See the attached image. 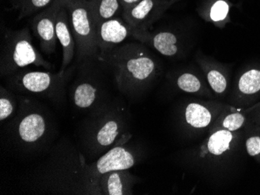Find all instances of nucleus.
<instances>
[{
    "mask_svg": "<svg viewBox=\"0 0 260 195\" xmlns=\"http://www.w3.org/2000/svg\"><path fill=\"white\" fill-rule=\"evenodd\" d=\"M24 186L39 194L102 195L99 180L79 147L62 138L27 175Z\"/></svg>",
    "mask_w": 260,
    "mask_h": 195,
    "instance_id": "nucleus-1",
    "label": "nucleus"
},
{
    "mask_svg": "<svg viewBox=\"0 0 260 195\" xmlns=\"http://www.w3.org/2000/svg\"><path fill=\"white\" fill-rule=\"evenodd\" d=\"M18 110L6 126L7 146L21 155L49 150L56 136V123L49 109L33 98L19 95Z\"/></svg>",
    "mask_w": 260,
    "mask_h": 195,
    "instance_id": "nucleus-2",
    "label": "nucleus"
},
{
    "mask_svg": "<svg viewBox=\"0 0 260 195\" xmlns=\"http://www.w3.org/2000/svg\"><path fill=\"white\" fill-rule=\"evenodd\" d=\"M97 59L112 69L118 88L128 95L147 88L159 72L158 64L140 44H125L99 52Z\"/></svg>",
    "mask_w": 260,
    "mask_h": 195,
    "instance_id": "nucleus-3",
    "label": "nucleus"
},
{
    "mask_svg": "<svg viewBox=\"0 0 260 195\" xmlns=\"http://www.w3.org/2000/svg\"><path fill=\"white\" fill-rule=\"evenodd\" d=\"M123 111L110 102L90 112L79 132L82 153L87 161L96 160L119 143L129 133L125 132Z\"/></svg>",
    "mask_w": 260,
    "mask_h": 195,
    "instance_id": "nucleus-4",
    "label": "nucleus"
},
{
    "mask_svg": "<svg viewBox=\"0 0 260 195\" xmlns=\"http://www.w3.org/2000/svg\"><path fill=\"white\" fill-rule=\"evenodd\" d=\"M75 66H70L64 72L56 73L23 68L7 77V87L18 94L37 96L56 104H63L66 88L72 77Z\"/></svg>",
    "mask_w": 260,
    "mask_h": 195,
    "instance_id": "nucleus-5",
    "label": "nucleus"
},
{
    "mask_svg": "<svg viewBox=\"0 0 260 195\" xmlns=\"http://www.w3.org/2000/svg\"><path fill=\"white\" fill-rule=\"evenodd\" d=\"M29 65L42 67L48 70L52 67L35 49L28 27L20 30L7 29L1 45V76L7 78Z\"/></svg>",
    "mask_w": 260,
    "mask_h": 195,
    "instance_id": "nucleus-6",
    "label": "nucleus"
},
{
    "mask_svg": "<svg viewBox=\"0 0 260 195\" xmlns=\"http://www.w3.org/2000/svg\"><path fill=\"white\" fill-rule=\"evenodd\" d=\"M68 11L76 42L77 62L97 58V27L89 0H61Z\"/></svg>",
    "mask_w": 260,
    "mask_h": 195,
    "instance_id": "nucleus-7",
    "label": "nucleus"
},
{
    "mask_svg": "<svg viewBox=\"0 0 260 195\" xmlns=\"http://www.w3.org/2000/svg\"><path fill=\"white\" fill-rule=\"evenodd\" d=\"M80 63V72L70 88V99L77 110L92 112L109 101L104 83L92 72V68L88 66V59Z\"/></svg>",
    "mask_w": 260,
    "mask_h": 195,
    "instance_id": "nucleus-8",
    "label": "nucleus"
},
{
    "mask_svg": "<svg viewBox=\"0 0 260 195\" xmlns=\"http://www.w3.org/2000/svg\"><path fill=\"white\" fill-rule=\"evenodd\" d=\"M130 137L128 134L125 139L89 164V168L97 180H100L101 176L108 172L129 170L136 165L137 153L126 145Z\"/></svg>",
    "mask_w": 260,
    "mask_h": 195,
    "instance_id": "nucleus-9",
    "label": "nucleus"
},
{
    "mask_svg": "<svg viewBox=\"0 0 260 195\" xmlns=\"http://www.w3.org/2000/svg\"><path fill=\"white\" fill-rule=\"evenodd\" d=\"M60 0H55L52 5L35 16L31 26L35 35L40 43L41 49L45 54L54 53L56 49L55 17Z\"/></svg>",
    "mask_w": 260,
    "mask_h": 195,
    "instance_id": "nucleus-10",
    "label": "nucleus"
},
{
    "mask_svg": "<svg viewBox=\"0 0 260 195\" xmlns=\"http://www.w3.org/2000/svg\"><path fill=\"white\" fill-rule=\"evenodd\" d=\"M167 7V3L162 0H140L123 10L124 21L134 30H147Z\"/></svg>",
    "mask_w": 260,
    "mask_h": 195,
    "instance_id": "nucleus-11",
    "label": "nucleus"
},
{
    "mask_svg": "<svg viewBox=\"0 0 260 195\" xmlns=\"http://www.w3.org/2000/svg\"><path fill=\"white\" fill-rule=\"evenodd\" d=\"M134 29L120 19L112 18L97 25V43L99 52H106L132 35Z\"/></svg>",
    "mask_w": 260,
    "mask_h": 195,
    "instance_id": "nucleus-12",
    "label": "nucleus"
},
{
    "mask_svg": "<svg viewBox=\"0 0 260 195\" xmlns=\"http://www.w3.org/2000/svg\"><path fill=\"white\" fill-rule=\"evenodd\" d=\"M55 31L57 39L62 46V59L60 72H64L70 67L76 52V42L70 26V17L63 4H60L55 17Z\"/></svg>",
    "mask_w": 260,
    "mask_h": 195,
    "instance_id": "nucleus-13",
    "label": "nucleus"
},
{
    "mask_svg": "<svg viewBox=\"0 0 260 195\" xmlns=\"http://www.w3.org/2000/svg\"><path fill=\"white\" fill-rule=\"evenodd\" d=\"M132 35L143 43L150 45L164 56L175 57L180 52V39L172 30L149 33L147 30H134Z\"/></svg>",
    "mask_w": 260,
    "mask_h": 195,
    "instance_id": "nucleus-14",
    "label": "nucleus"
},
{
    "mask_svg": "<svg viewBox=\"0 0 260 195\" xmlns=\"http://www.w3.org/2000/svg\"><path fill=\"white\" fill-rule=\"evenodd\" d=\"M260 95V68H252L242 72L235 87L236 104L248 107Z\"/></svg>",
    "mask_w": 260,
    "mask_h": 195,
    "instance_id": "nucleus-15",
    "label": "nucleus"
},
{
    "mask_svg": "<svg viewBox=\"0 0 260 195\" xmlns=\"http://www.w3.org/2000/svg\"><path fill=\"white\" fill-rule=\"evenodd\" d=\"M136 180L137 178L130 174L128 170L105 173L99 180L102 195L133 194Z\"/></svg>",
    "mask_w": 260,
    "mask_h": 195,
    "instance_id": "nucleus-16",
    "label": "nucleus"
},
{
    "mask_svg": "<svg viewBox=\"0 0 260 195\" xmlns=\"http://www.w3.org/2000/svg\"><path fill=\"white\" fill-rule=\"evenodd\" d=\"M242 134L240 132H232L218 129L212 132L206 143L207 153L214 157H221L229 153L237 146Z\"/></svg>",
    "mask_w": 260,
    "mask_h": 195,
    "instance_id": "nucleus-17",
    "label": "nucleus"
},
{
    "mask_svg": "<svg viewBox=\"0 0 260 195\" xmlns=\"http://www.w3.org/2000/svg\"><path fill=\"white\" fill-rule=\"evenodd\" d=\"M185 123L196 129H204L209 127L214 121V115L211 109L205 104L190 103L184 110Z\"/></svg>",
    "mask_w": 260,
    "mask_h": 195,
    "instance_id": "nucleus-18",
    "label": "nucleus"
},
{
    "mask_svg": "<svg viewBox=\"0 0 260 195\" xmlns=\"http://www.w3.org/2000/svg\"><path fill=\"white\" fill-rule=\"evenodd\" d=\"M249 124L244 109L225 107L217 119V129H221L229 132H241Z\"/></svg>",
    "mask_w": 260,
    "mask_h": 195,
    "instance_id": "nucleus-19",
    "label": "nucleus"
},
{
    "mask_svg": "<svg viewBox=\"0 0 260 195\" xmlns=\"http://www.w3.org/2000/svg\"><path fill=\"white\" fill-rule=\"evenodd\" d=\"M96 27L102 22L115 18L122 8L119 0H89Z\"/></svg>",
    "mask_w": 260,
    "mask_h": 195,
    "instance_id": "nucleus-20",
    "label": "nucleus"
},
{
    "mask_svg": "<svg viewBox=\"0 0 260 195\" xmlns=\"http://www.w3.org/2000/svg\"><path fill=\"white\" fill-rule=\"evenodd\" d=\"M19 95L9 88L1 86L0 87V121L11 119L14 118L18 110Z\"/></svg>",
    "mask_w": 260,
    "mask_h": 195,
    "instance_id": "nucleus-21",
    "label": "nucleus"
},
{
    "mask_svg": "<svg viewBox=\"0 0 260 195\" xmlns=\"http://www.w3.org/2000/svg\"><path fill=\"white\" fill-rule=\"evenodd\" d=\"M55 0H11L13 8L19 12L18 20L32 15L39 10H45Z\"/></svg>",
    "mask_w": 260,
    "mask_h": 195,
    "instance_id": "nucleus-22",
    "label": "nucleus"
},
{
    "mask_svg": "<svg viewBox=\"0 0 260 195\" xmlns=\"http://www.w3.org/2000/svg\"><path fill=\"white\" fill-rule=\"evenodd\" d=\"M203 68L205 70L207 82L212 90L217 95L225 94L229 87V80L226 74L217 68L204 66Z\"/></svg>",
    "mask_w": 260,
    "mask_h": 195,
    "instance_id": "nucleus-23",
    "label": "nucleus"
},
{
    "mask_svg": "<svg viewBox=\"0 0 260 195\" xmlns=\"http://www.w3.org/2000/svg\"><path fill=\"white\" fill-rule=\"evenodd\" d=\"M177 87L187 94H200L204 90L201 80L191 72H183L175 80Z\"/></svg>",
    "mask_w": 260,
    "mask_h": 195,
    "instance_id": "nucleus-24",
    "label": "nucleus"
},
{
    "mask_svg": "<svg viewBox=\"0 0 260 195\" xmlns=\"http://www.w3.org/2000/svg\"><path fill=\"white\" fill-rule=\"evenodd\" d=\"M246 128L252 132L245 139V150L249 157L255 158L260 163V135H258V129L251 127L249 125H247Z\"/></svg>",
    "mask_w": 260,
    "mask_h": 195,
    "instance_id": "nucleus-25",
    "label": "nucleus"
},
{
    "mask_svg": "<svg viewBox=\"0 0 260 195\" xmlns=\"http://www.w3.org/2000/svg\"><path fill=\"white\" fill-rule=\"evenodd\" d=\"M230 5L225 0H217L210 10V20L215 23L223 21L229 17Z\"/></svg>",
    "mask_w": 260,
    "mask_h": 195,
    "instance_id": "nucleus-26",
    "label": "nucleus"
},
{
    "mask_svg": "<svg viewBox=\"0 0 260 195\" xmlns=\"http://www.w3.org/2000/svg\"><path fill=\"white\" fill-rule=\"evenodd\" d=\"M249 119L248 125L260 130V102L254 104L252 107L244 109Z\"/></svg>",
    "mask_w": 260,
    "mask_h": 195,
    "instance_id": "nucleus-27",
    "label": "nucleus"
},
{
    "mask_svg": "<svg viewBox=\"0 0 260 195\" xmlns=\"http://www.w3.org/2000/svg\"><path fill=\"white\" fill-rule=\"evenodd\" d=\"M140 0H119L121 5H122V10L129 8L133 6L140 2Z\"/></svg>",
    "mask_w": 260,
    "mask_h": 195,
    "instance_id": "nucleus-28",
    "label": "nucleus"
}]
</instances>
